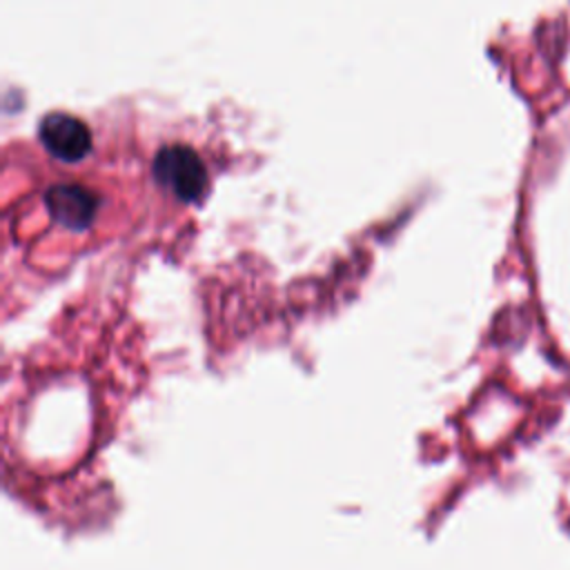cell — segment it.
<instances>
[{
    "label": "cell",
    "mask_w": 570,
    "mask_h": 570,
    "mask_svg": "<svg viewBox=\"0 0 570 570\" xmlns=\"http://www.w3.org/2000/svg\"><path fill=\"white\" fill-rule=\"evenodd\" d=\"M40 142L62 160H78L91 149L89 125L69 111L53 109L47 111L38 122Z\"/></svg>",
    "instance_id": "7a4b0ae2"
},
{
    "label": "cell",
    "mask_w": 570,
    "mask_h": 570,
    "mask_svg": "<svg viewBox=\"0 0 570 570\" xmlns=\"http://www.w3.org/2000/svg\"><path fill=\"white\" fill-rule=\"evenodd\" d=\"M151 171L180 200H196L209 185V174L203 156L185 142H165L156 149Z\"/></svg>",
    "instance_id": "6da1fadb"
},
{
    "label": "cell",
    "mask_w": 570,
    "mask_h": 570,
    "mask_svg": "<svg viewBox=\"0 0 570 570\" xmlns=\"http://www.w3.org/2000/svg\"><path fill=\"white\" fill-rule=\"evenodd\" d=\"M45 205L65 227L85 229L94 220L100 198L82 183L58 180L45 189Z\"/></svg>",
    "instance_id": "3957f363"
}]
</instances>
